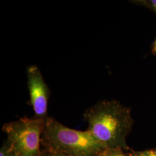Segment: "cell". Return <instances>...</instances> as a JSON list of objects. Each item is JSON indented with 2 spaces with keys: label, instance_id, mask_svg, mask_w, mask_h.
Segmentation results:
<instances>
[{
  "label": "cell",
  "instance_id": "7a4b0ae2",
  "mask_svg": "<svg viewBox=\"0 0 156 156\" xmlns=\"http://www.w3.org/2000/svg\"><path fill=\"white\" fill-rule=\"evenodd\" d=\"M42 149L68 156H95L106 149L88 130L69 128L54 117L45 120Z\"/></svg>",
  "mask_w": 156,
  "mask_h": 156
},
{
  "label": "cell",
  "instance_id": "277c9868",
  "mask_svg": "<svg viewBox=\"0 0 156 156\" xmlns=\"http://www.w3.org/2000/svg\"><path fill=\"white\" fill-rule=\"evenodd\" d=\"M27 86L30 95V104L33 107L35 118L46 119L48 115L50 91L45 82L42 73L36 65L27 68Z\"/></svg>",
  "mask_w": 156,
  "mask_h": 156
},
{
  "label": "cell",
  "instance_id": "52a82bcc",
  "mask_svg": "<svg viewBox=\"0 0 156 156\" xmlns=\"http://www.w3.org/2000/svg\"><path fill=\"white\" fill-rule=\"evenodd\" d=\"M0 156H15L10 149L7 142L5 141L0 149Z\"/></svg>",
  "mask_w": 156,
  "mask_h": 156
},
{
  "label": "cell",
  "instance_id": "ba28073f",
  "mask_svg": "<svg viewBox=\"0 0 156 156\" xmlns=\"http://www.w3.org/2000/svg\"><path fill=\"white\" fill-rule=\"evenodd\" d=\"M146 4H147L149 7H151L152 9L156 13V0H151L146 1Z\"/></svg>",
  "mask_w": 156,
  "mask_h": 156
},
{
  "label": "cell",
  "instance_id": "5b68a950",
  "mask_svg": "<svg viewBox=\"0 0 156 156\" xmlns=\"http://www.w3.org/2000/svg\"><path fill=\"white\" fill-rule=\"evenodd\" d=\"M122 149H105L95 156H129Z\"/></svg>",
  "mask_w": 156,
  "mask_h": 156
},
{
  "label": "cell",
  "instance_id": "8fae6325",
  "mask_svg": "<svg viewBox=\"0 0 156 156\" xmlns=\"http://www.w3.org/2000/svg\"><path fill=\"white\" fill-rule=\"evenodd\" d=\"M39 156H50V155H49V154L48 153V152L47 151H46L42 149V153L40 154Z\"/></svg>",
  "mask_w": 156,
  "mask_h": 156
},
{
  "label": "cell",
  "instance_id": "8992f818",
  "mask_svg": "<svg viewBox=\"0 0 156 156\" xmlns=\"http://www.w3.org/2000/svg\"><path fill=\"white\" fill-rule=\"evenodd\" d=\"M129 156H156V149L144 151H131Z\"/></svg>",
  "mask_w": 156,
  "mask_h": 156
},
{
  "label": "cell",
  "instance_id": "30bf717a",
  "mask_svg": "<svg viewBox=\"0 0 156 156\" xmlns=\"http://www.w3.org/2000/svg\"><path fill=\"white\" fill-rule=\"evenodd\" d=\"M151 51L154 55H156V38L154 40L153 45H152V50Z\"/></svg>",
  "mask_w": 156,
  "mask_h": 156
},
{
  "label": "cell",
  "instance_id": "9c48e42d",
  "mask_svg": "<svg viewBox=\"0 0 156 156\" xmlns=\"http://www.w3.org/2000/svg\"><path fill=\"white\" fill-rule=\"evenodd\" d=\"M47 151L48 152L50 156H68L63 154H61V153H55V152H52V151Z\"/></svg>",
  "mask_w": 156,
  "mask_h": 156
},
{
  "label": "cell",
  "instance_id": "6da1fadb",
  "mask_svg": "<svg viewBox=\"0 0 156 156\" xmlns=\"http://www.w3.org/2000/svg\"><path fill=\"white\" fill-rule=\"evenodd\" d=\"M87 129L105 148L127 150V137L133 119L131 110L118 101L102 100L84 113Z\"/></svg>",
  "mask_w": 156,
  "mask_h": 156
},
{
  "label": "cell",
  "instance_id": "3957f363",
  "mask_svg": "<svg viewBox=\"0 0 156 156\" xmlns=\"http://www.w3.org/2000/svg\"><path fill=\"white\" fill-rule=\"evenodd\" d=\"M45 120L23 117L3 125L6 142L15 156H40Z\"/></svg>",
  "mask_w": 156,
  "mask_h": 156
}]
</instances>
